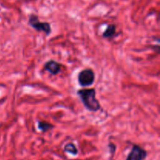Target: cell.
I'll use <instances>...</instances> for the list:
<instances>
[{
	"label": "cell",
	"mask_w": 160,
	"mask_h": 160,
	"mask_svg": "<svg viewBox=\"0 0 160 160\" xmlns=\"http://www.w3.org/2000/svg\"><path fill=\"white\" fill-rule=\"evenodd\" d=\"M44 69L52 75H56L60 72L61 64L54 60H49L45 64Z\"/></svg>",
	"instance_id": "cell-5"
},
{
	"label": "cell",
	"mask_w": 160,
	"mask_h": 160,
	"mask_svg": "<svg viewBox=\"0 0 160 160\" xmlns=\"http://www.w3.org/2000/svg\"><path fill=\"white\" fill-rule=\"evenodd\" d=\"M53 127H54V125L47 122H44V121H38V128L42 133H46V132L49 131L50 130L53 129Z\"/></svg>",
	"instance_id": "cell-7"
},
{
	"label": "cell",
	"mask_w": 160,
	"mask_h": 160,
	"mask_svg": "<svg viewBox=\"0 0 160 160\" xmlns=\"http://www.w3.org/2000/svg\"><path fill=\"white\" fill-rule=\"evenodd\" d=\"M148 156V152L138 144H134L131 151L127 156L126 160H145Z\"/></svg>",
	"instance_id": "cell-4"
},
{
	"label": "cell",
	"mask_w": 160,
	"mask_h": 160,
	"mask_svg": "<svg viewBox=\"0 0 160 160\" xmlns=\"http://www.w3.org/2000/svg\"><path fill=\"white\" fill-rule=\"evenodd\" d=\"M109 152L111 153L112 156H113V155L115 154L116 149H117V146H116L114 144H112V143H109Z\"/></svg>",
	"instance_id": "cell-9"
},
{
	"label": "cell",
	"mask_w": 160,
	"mask_h": 160,
	"mask_svg": "<svg viewBox=\"0 0 160 160\" xmlns=\"http://www.w3.org/2000/svg\"><path fill=\"white\" fill-rule=\"evenodd\" d=\"M95 79V72L92 69L86 68L79 72L78 75V83L82 87H87L93 85Z\"/></svg>",
	"instance_id": "cell-3"
},
{
	"label": "cell",
	"mask_w": 160,
	"mask_h": 160,
	"mask_svg": "<svg viewBox=\"0 0 160 160\" xmlns=\"http://www.w3.org/2000/svg\"><path fill=\"white\" fill-rule=\"evenodd\" d=\"M64 151L69 154H71L73 155H77L78 154V147H76L73 143H68L64 146Z\"/></svg>",
	"instance_id": "cell-8"
},
{
	"label": "cell",
	"mask_w": 160,
	"mask_h": 160,
	"mask_svg": "<svg viewBox=\"0 0 160 160\" xmlns=\"http://www.w3.org/2000/svg\"><path fill=\"white\" fill-rule=\"evenodd\" d=\"M77 94L81 99L84 108L89 111L95 112L100 110L101 104L96 99V91L95 89H79Z\"/></svg>",
	"instance_id": "cell-1"
},
{
	"label": "cell",
	"mask_w": 160,
	"mask_h": 160,
	"mask_svg": "<svg viewBox=\"0 0 160 160\" xmlns=\"http://www.w3.org/2000/svg\"><path fill=\"white\" fill-rule=\"evenodd\" d=\"M28 24L34 28L35 31L39 32H44L45 35L48 36L52 32L51 24L48 22H42L40 21L38 17L35 14H31L29 16V20H28Z\"/></svg>",
	"instance_id": "cell-2"
},
{
	"label": "cell",
	"mask_w": 160,
	"mask_h": 160,
	"mask_svg": "<svg viewBox=\"0 0 160 160\" xmlns=\"http://www.w3.org/2000/svg\"><path fill=\"white\" fill-rule=\"evenodd\" d=\"M116 35V25L109 24L108 25L106 29L102 33V37L105 39H110Z\"/></svg>",
	"instance_id": "cell-6"
}]
</instances>
